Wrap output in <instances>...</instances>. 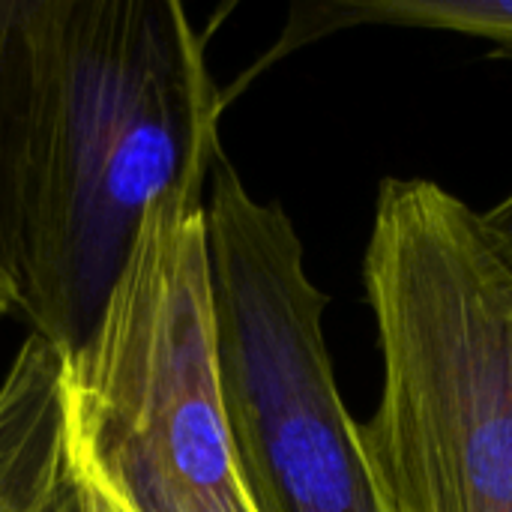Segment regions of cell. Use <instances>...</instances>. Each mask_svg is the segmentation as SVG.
Listing matches in <instances>:
<instances>
[{
	"mask_svg": "<svg viewBox=\"0 0 512 512\" xmlns=\"http://www.w3.org/2000/svg\"><path fill=\"white\" fill-rule=\"evenodd\" d=\"M363 288L381 396L360 444L390 512H512V267L426 177L378 186Z\"/></svg>",
	"mask_w": 512,
	"mask_h": 512,
	"instance_id": "cell-2",
	"label": "cell"
},
{
	"mask_svg": "<svg viewBox=\"0 0 512 512\" xmlns=\"http://www.w3.org/2000/svg\"><path fill=\"white\" fill-rule=\"evenodd\" d=\"M216 369L255 512H390L324 336L327 294L279 201L219 156L204 192Z\"/></svg>",
	"mask_w": 512,
	"mask_h": 512,
	"instance_id": "cell-4",
	"label": "cell"
},
{
	"mask_svg": "<svg viewBox=\"0 0 512 512\" xmlns=\"http://www.w3.org/2000/svg\"><path fill=\"white\" fill-rule=\"evenodd\" d=\"M66 354L27 333L0 378V512H78Z\"/></svg>",
	"mask_w": 512,
	"mask_h": 512,
	"instance_id": "cell-5",
	"label": "cell"
},
{
	"mask_svg": "<svg viewBox=\"0 0 512 512\" xmlns=\"http://www.w3.org/2000/svg\"><path fill=\"white\" fill-rule=\"evenodd\" d=\"M207 180L147 210L96 330L66 357L75 459L120 512H255L216 369Z\"/></svg>",
	"mask_w": 512,
	"mask_h": 512,
	"instance_id": "cell-3",
	"label": "cell"
},
{
	"mask_svg": "<svg viewBox=\"0 0 512 512\" xmlns=\"http://www.w3.org/2000/svg\"><path fill=\"white\" fill-rule=\"evenodd\" d=\"M480 222H483L486 237L498 249V255L512 267V192L504 201H498L492 210L480 213Z\"/></svg>",
	"mask_w": 512,
	"mask_h": 512,
	"instance_id": "cell-7",
	"label": "cell"
},
{
	"mask_svg": "<svg viewBox=\"0 0 512 512\" xmlns=\"http://www.w3.org/2000/svg\"><path fill=\"white\" fill-rule=\"evenodd\" d=\"M219 117L180 0H0V318L81 351L147 210L210 177Z\"/></svg>",
	"mask_w": 512,
	"mask_h": 512,
	"instance_id": "cell-1",
	"label": "cell"
},
{
	"mask_svg": "<svg viewBox=\"0 0 512 512\" xmlns=\"http://www.w3.org/2000/svg\"><path fill=\"white\" fill-rule=\"evenodd\" d=\"M78 477H81V510L78 512H120V507L114 504V498L105 492V486L81 462H78Z\"/></svg>",
	"mask_w": 512,
	"mask_h": 512,
	"instance_id": "cell-8",
	"label": "cell"
},
{
	"mask_svg": "<svg viewBox=\"0 0 512 512\" xmlns=\"http://www.w3.org/2000/svg\"><path fill=\"white\" fill-rule=\"evenodd\" d=\"M315 33L339 27H414L474 36L512 57V0H342L321 6Z\"/></svg>",
	"mask_w": 512,
	"mask_h": 512,
	"instance_id": "cell-6",
	"label": "cell"
}]
</instances>
